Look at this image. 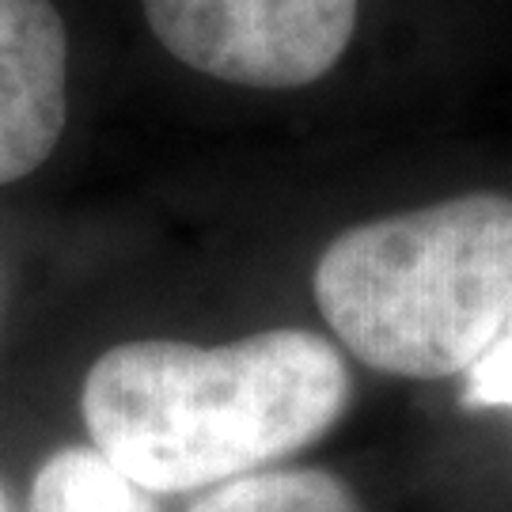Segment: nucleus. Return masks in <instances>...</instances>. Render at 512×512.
Returning a JSON list of instances; mask_svg holds the SVG:
<instances>
[{
	"label": "nucleus",
	"instance_id": "nucleus-1",
	"mask_svg": "<svg viewBox=\"0 0 512 512\" xmlns=\"http://www.w3.org/2000/svg\"><path fill=\"white\" fill-rule=\"evenodd\" d=\"M349 406L323 334L281 327L228 346L126 342L92 365L80 410L92 448L148 494H190L319 440Z\"/></svg>",
	"mask_w": 512,
	"mask_h": 512
},
{
	"label": "nucleus",
	"instance_id": "nucleus-2",
	"mask_svg": "<svg viewBox=\"0 0 512 512\" xmlns=\"http://www.w3.org/2000/svg\"><path fill=\"white\" fill-rule=\"evenodd\" d=\"M311 289L361 365L467 376L512 323V198L463 194L357 224L323 251Z\"/></svg>",
	"mask_w": 512,
	"mask_h": 512
},
{
	"label": "nucleus",
	"instance_id": "nucleus-3",
	"mask_svg": "<svg viewBox=\"0 0 512 512\" xmlns=\"http://www.w3.org/2000/svg\"><path fill=\"white\" fill-rule=\"evenodd\" d=\"M171 57L239 88H304L327 76L357 31V0H145Z\"/></svg>",
	"mask_w": 512,
	"mask_h": 512
},
{
	"label": "nucleus",
	"instance_id": "nucleus-4",
	"mask_svg": "<svg viewBox=\"0 0 512 512\" xmlns=\"http://www.w3.org/2000/svg\"><path fill=\"white\" fill-rule=\"evenodd\" d=\"M69 114V35L50 0H0V186L50 160Z\"/></svg>",
	"mask_w": 512,
	"mask_h": 512
},
{
	"label": "nucleus",
	"instance_id": "nucleus-5",
	"mask_svg": "<svg viewBox=\"0 0 512 512\" xmlns=\"http://www.w3.org/2000/svg\"><path fill=\"white\" fill-rule=\"evenodd\" d=\"M27 512H156V505L95 448L69 444L35 471Z\"/></svg>",
	"mask_w": 512,
	"mask_h": 512
},
{
	"label": "nucleus",
	"instance_id": "nucleus-6",
	"mask_svg": "<svg viewBox=\"0 0 512 512\" xmlns=\"http://www.w3.org/2000/svg\"><path fill=\"white\" fill-rule=\"evenodd\" d=\"M190 512H361L342 478L315 467H274L209 486Z\"/></svg>",
	"mask_w": 512,
	"mask_h": 512
},
{
	"label": "nucleus",
	"instance_id": "nucleus-7",
	"mask_svg": "<svg viewBox=\"0 0 512 512\" xmlns=\"http://www.w3.org/2000/svg\"><path fill=\"white\" fill-rule=\"evenodd\" d=\"M467 406H512V323L482 361L467 372Z\"/></svg>",
	"mask_w": 512,
	"mask_h": 512
},
{
	"label": "nucleus",
	"instance_id": "nucleus-8",
	"mask_svg": "<svg viewBox=\"0 0 512 512\" xmlns=\"http://www.w3.org/2000/svg\"><path fill=\"white\" fill-rule=\"evenodd\" d=\"M0 512H12V501H8V494H4V486H0Z\"/></svg>",
	"mask_w": 512,
	"mask_h": 512
}]
</instances>
